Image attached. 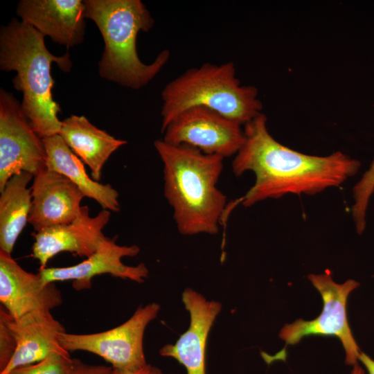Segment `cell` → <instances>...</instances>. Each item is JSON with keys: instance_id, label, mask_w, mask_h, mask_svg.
Wrapping results in <instances>:
<instances>
[{"instance_id": "8992f818", "label": "cell", "mask_w": 374, "mask_h": 374, "mask_svg": "<svg viewBox=\"0 0 374 374\" xmlns=\"http://www.w3.org/2000/svg\"><path fill=\"white\" fill-rule=\"evenodd\" d=\"M308 279L322 297L323 310L313 320L299 319L282 328L279 337L285 342V346L277 355L278 359H285L286 347L298 344L303 337L310 335L333 336L340 340L344 348L345 364L355 365L361 351L348 323L346 303L350 292L359 283L352 279L344 283H337L328 269L320 274H311L308 275Z\"/></svg>"}, {"instance_id": "8fae6325", "label": "cell", "mask_w": 374, "mask_h": 374, "mask_svg": "<svg viewBox=\"0 0 374 374\" xmlns=\"http://www.w3.org/2000/svg\"><path fill=\"white\" fill-rule=\"evenodd\" d=\"M110 211L103 209L96 216L89 215L87 206H82L79 216L73 222L50 226L33 233L35 241L31 256L39 269L57 254L67 251L73 255L90 256L105 238L103 229L110 220Z\"/></svg>"}, {"instance_id": "9a60e30c", "label": "cell", "mask_w": 374, "mask_h": 374, "mask_svg": "<svg viewBox=\"0 0 374 374\" xmlns=\"http://www.w3.org/2000/svg\"><path fill=\"white\" fill-rule=\"evenodd\" d=\"M17 14L21 21L45 37L67 48L84 40L86 24L83 1L21 0Z\"/></svg>"}, {"instance_id": "ffe728a7", "label": "cell", "mask_w": 374, "mask_h": 374, "mask_svg": "<svg viewBox=\"0 0 374 374\" xmlns=\"http://www.w3.org/2000/svg\"><path fill=\"white\" fill-rule=\"evenodd\" d=\"M374 192V159L369 168L364 173L353 188L354 203L352 216L356 231L361 234L366 227V213L368 201Z\"/></svg>"}, {"instance_id": "5bb4252c", "label": "cell", "mask_w": 374, "mask_h": 374, "mask_svg": "<svg viewBox=\"0 0 374 374\" xmlns=\"http://www.w3.org/2000/svg\"><path fill=\"white\" fill-rule=\"evenodd\" d=\"M30 188L32 202L28 223L35 232L70 223L79 216L84 196L64 175L45 167L34 176Z\"/></svg>"}, {"instance_id": "e0dca14e", "label": "cell", "mask_w": 374, "mask_h": 374, "mask_svg": "<svg viewBox=\"0 0 374 374\" xmlns=\"http://www.w3.org/2000/svg\"><path fill=\"white\" fill-rule=\"evenodd\" d=\"M59 135L70 149L87 165L91 177L99 181L110 156L127 143L93 125L85 116L71 115L62 121Z\"/></svg>"}, {"instance_id": "cb8c5ba5", "label": "cell", "mask_w": 374, "mask_h": 374, "mask_svg": "<svg viewBox=\"0 0 374 374\" xmlns=\"http://www.w3.org/2000/svg\"><path fill=\"white\" fill-rule=\"evenodd\" d=\"M160 371L155 366L147 364L145 366L134 372H121L112 368L110 374H159Z\"/></svg>"}, {"instance_id": "52a82bcc", "label": "cell", "mask_w": 374, "mask_h": 374, "mask_svg": "<svg viewBox=\"0 0 374 374\" xmlns=\"http://www.w3.org/2000/svg\"><path fill=\"white\" fill-rule=\"evenodd\" d=\"M159 310L160 306L156 303L141 305L128 320L112 329L91 334L64 332L60 335L59 341L68 352L87 351L103 358L115 370L134 372L147 364L143 335Z\"/></svg>"}, {"instance_id": "7402d4cb", "label": "cell", "mask_w": 374, "mask_h": 374, "mask_svg": "<svg viewBox=\"0 0 374 374\" xmlns=\"http://www.w3.org/2000/svg\"><path fill=\"white\" fill-rule=\"evenodd\" d=\"M17 348L15 338L6 323L0 319V372L12 358Z\"/></svg>"}, {"instance_id": "d6986e66", "label": "cell", "mask_w": 374, "mask_h": 374, "mask_svg": "<svg viewBox=\"0 0 374 374\" xmlns=\"http://www.w3.org/2000/svg\"><path fill=\"white\" fill-rule=\"evenodd\" d=\"M33 177L29 172H21L0 191V251L10 255L28 222L32 196L28 186Z\"/></svg>"}, {"instance_id": "4fadbf2b", "label": "cell", "mask_w": 374, "mask_h": 374, "mask_svg": "<svg viewBox=\"0 0 374 374\" xmlns=\"http://www.w3.org/2000/svg\"><path fill=\"white\" fill-rule=\"evenodd\" d=\"M1 306L14 319L36 310L60 305L62 297L55 283H45L39 273L24 269L11 256L0 251Z\"/></svg>"}, {"instance_id": "7c38bea8", "label": "cell", "mask_w": 374, "mask_h": 374, "mask_svg": "<svg viewBox=\"0 0 374 374\" xmlns=\"http://www.w3.org/2000/svg\"><path fill=\"white\" fill-rule=\"evenodd\" d=\"M0 319L6 323L17 343L12 358L0 374H8L17 367L39 362L53 354L70 356L59 341L65 328L50 310H36L14 319L1 306Z\"/></svg>"}, {"instance_id": "6da1fadb", "label": "cell", "mask_w": 374, "mask_h": 374, "mask_svg": "<svg viewBox=\"0 0 374 374\" xmlns=\"http://www.w3.org/2000/svg\"><path fill=\"white\" fill-rule=\"evenodd\" d=\"M260 113L243 125L244 142L232 161L235 176L246 171L255 175V182L246 194L234 202L249 207L267 199L287 194L313 195L339 187L354 176L360 162L337 151L314 156L294 150L275 140Z\"/></svg>"}, {"instance_id": "484cf974", "label": "cell", "mask_w": 374, "mask_h": 374, "mask_svg": "<svg viewBox=\"0 0 374 374\" xmlns=\"http://www.w3.org/2000/svg\"><path fill=\"white\" fill-rule=\"evenodd\" d=\"M350 374H366L365 370L358 364H355L353 366Z\"/></svg>"}, {"instance_id": "5b68a950", "label": "cell", "mask_w": 374, "mask_h": 374, "mask_svg": "<svg viewBox=\"0 0 374 374\" xmlns=\"http://www.w3.org/2000/svg\"><path fill=\"white\" fill-rule=\"evenodd\" d=\"M258 95L254 86L240 84L231 62L189 69L161 91V132L181 112L195 106L211 109L244 125L261 113Z\"/></svg>"}, {"instance_id": "603a6c76", "label": "cell", "mask_w": 374, "mask_h": 374, "mask_svg": "<svg viewBox=\"0 0 374 374\" xmlns=\"http://www.w3.org/2000/svg\"><path fill=\"white\" fill-rule=\"evenodd\" d=\"M112 366L89 365L78 359H73L69 374H110Z\"/></svg>"}, {"instance_id": "4316f807", "label": "cell", "mask_w": 374, "mask_h": 374, "mask_svg": "<svg viewBox=\"0 0 374 374\" xmlns=\"http://www.w3.org/2000/svg\"><path fill=\"white\" fill-rule=\"evenodd\" d=\"M159 374H163V373H161V371H160V373Z\"/></svg>"}, {"instance_id": "ba28073f", "label": "cell", "mask_w": 374, "mask_h": 374, "mask_svg": "<svg viewBox=\"0 0 374 374\" xmlns=\"http://www.w3.org/2000/svg\"><path fill=\"white\" fill-rule=\"evenodd\" d=\"M42 139L33 130L10 92L0 89V191L15 175L35 176L46 167Z\"/></svg>"}, {"instance_id": "44dd1931", "label": "cell", "mask_w": 374, "mask_h": 374, "mask_svg": "<svg viewBox=\"0 0 374 374\" xmlns=\"http://www.w3.org/2000/svg\"><path fill=\"white\" fill-rule=\"evenodd\" d=\"M72 362L70 356L53 354L39 362L17 367L8 374H69Z\"/></svg>"}, {"instance_id": "9c48e42d", "label": "cell", "mask_w": 374, "mask_h": 374, "mask_svg": "<svg viewBox=\"0 0 374 374\" xmlns=\"http://www.w3.org/2000/svg\"><path fill=\"white\" fill-rule=\"evenodd\" d=\"M242 125L202 106L181 112L162 132L170 144H187L206 154L235 155L244 142Z\"/></svg>"}, {"instance_id": "d4e9b609", "label": "cell", "mask_w": 374, "mask_h": 374, "mask_svg": "<svg viewBox=\"0 0 374 374\" xmlns=\"http://www.w3.org/2000/svg\"><path fill=\"white\" fill-rule=\"evenodd\" d=\"M358 360L364 365L368 374H374V360L372 358L361 352Z\"/></svg>"}, {"instance_id": "ac0fdd59", "label": "cell", "mask_w": 374, "mask_h": 374, "mask_svg": "<svg viewBox=\"0 0 374 374\" xmlns=\"http://www.w3.org/2000/svg\"><path fill=\"white\" fill-rule=\"evenodd\" d=\"M42 139L46 154L47 168L68 178L84 197L94 199L103 209L120 211L118 191L109 184H103L91 178L86 172L84 163L59 134Z\"/></svg>"}, {"instance_id": "2e32d148", "label": "cell", "mask_w": 374, "mask_h": 374, "mask_svg": "<svg viewBox=\"0 0 374 374\" xmlns=\"http://www.w3.org/2000/svg\"><path fill=\"white\" fill-rule=\"evenodd\" d=\"M182 302L190 313V326L175 344L163 346L159 354L172 357L186 369V374H206V346L210 330L220 312L222 304L208 301L200 293L186 288Z\"/></svg>"}, {"instance_id": "7a4b0ae2", "label": "cell", "mask_w": 374, "mask_h": 374, "mask_svg": "<svg viewBox=\"0 0 374 374\" xmlns=\"http://www.w3.org/2000/svg\"><path fill=\"white\" fill-rule=\"evenodd\" d=\"M154 145L163 166L164 196L179 232L216 234L227 206L226 195L217 187L224 158L163 139Z\"/></svg>"}, {"instance_id": "277c9868", "label": "cell", "mask_w": 374, "mask_h": 374, "mask_svg": "<svg viewBox=\"0 0 374 374\" xmlns=\"http://www.w3.org/2000/svg\"><path fill=\"white\" fill-rule=\"evenodd\" d=\"M84 17L92 20L104 40L98 62L100 76L121 86L139 89L161 71L170 59L168 50L145 64L136 50L139 32H148L154 20L140 0H85Z\"/></svg>"}, {"instance_id": "3957f363", "label": "cell", "mask_w": 374, "mask_h": 374, "mask_svg": "<svg viewBox=\"0 0 374 374\" xmlns=\"http://www.w3.org/2000/svg\"><path fill=\"white\" fill-rule=\"evenodd\" d=\"M44 37L32 26L16 18L0 30V69L17 72L12 82L23 94L21 110L41 139L59 134L62 127L57 116L60 106L52 93L51 64L55 62L64 72H69L72 66L69 54H52Z\"/></svg>"}, {"instance_id": "30bf717a", "label": "cell", "mask_w": 374, "mask_h": 374, "mask_svg": "<svg viewBox=\"0 0 374 374\" xmlns=\"http://www.w3.org/2000/svg\"><path fill=\"white\" fill-rule=\"evenodd\" d=\"M139 251L137 245H118L116 238L105 236L96 251L84 261L69 267H46L39 269V273L46 284L71 280L73 287L78 291L91 288L92 278L105 274L141 283L148 276L145 264L129 266L122 262L123 257L135 256Z\"/></svg>"}]
</instances>
